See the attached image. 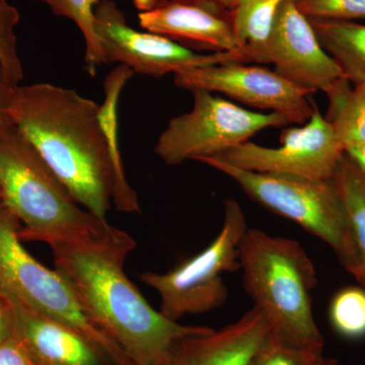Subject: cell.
<instances>
[{
	"instance_id": "6da1fadb",
	"label": "cell",
	"mask_w": 365,
	"mask_h": 365,
	"mask_svg": "<svg viewBox=\"0 0 365 365\" xmlns=\"http://www.w3.org/2000/svg\"><path fill=\"white\" fill-rule=\"evenodd\" d=\"M98 107L76 91L39 83L16 86L7 111L79 205L106 220L114 172Z\"/></svg>"
},
{
	"instance_id": "7a4b0ae2",
	"label": "cell",
	"mask_w": 365,
	"mask_h": 365,
	"mask_svg": "<svg viewBox=\"0 0 365 365\" xmlns=\"http://www.w3.org/2000/svg\"><path fill=\"white\" fill-rule=\"evenodd\" d=\"M136 242L53 245L61 274L88 317L128 355L134 365H165L178 341L205 333L207 327L182 326L155 311L124 273Z\"/></svg>"
},
{
	"instance_id": "3957f363",
	"label": "cell",
	"mask_w": 365,
	"mask_h": 365,
	"mask_svg": "<svg viewBox=\"0 0 365 365\" xmlns=\"http://www.w3.org/2000/svg\"><path fill=\"white\" fill-rule=\"evenodd\" d=\"M0 200L20 222L21 242L90 246L129 237L81 208L13 122L0 131Z\"/></svg>"
},
{
	"instance_id": "277c9868",
	"label": "cell",
	"mask_w": 365,
	"mask_h": 365,
	"mask_svg": "<svg viewBox=\"0 0 365 365\" xmlns=\"http://www.w3.org/2000/svg\"><path fill=\"white\" fill-rule=\"evenodd\" d=\"M240 264L242 287L273 335L297 346L325 347L313 313L317 271L299 242L248 228L240 245Z\"/></svg>"
},
{
	"instance_id": "5b68a950",
	"label": "cell",
	"mask_w": 365,
	"mask_h": 365,
	"mask_svg": "<svg viewBox=\"0 0 365 365\" xmlns=\"http://www.w3.org/2000/svg\"><path fill=\"white\" fill-rule=\"evenodd\" d=\"M197 162L234 180L263 207L297 222L330 247L342 267L365 289V271L353 242L344 203L334 179L325 181L262 174L235 168L216 157Z\"/></svg>"
},
{
	"instance_id": "8992f818",
	"label": "cell",
	"mask_w": 365,
	"mask_h": 365,
	"mask_svg": "<svg viewBox=\"0 0 365 365\" xmlns=\"http://www.w3.org/2000/svg\"><path fill=\"white\" fill-rule=\"evenodd\" d=\"M21 223L0 200V290L71 327L98 348L113 365H134L128 355L83 312L68 282L26 252Z\"/></svg>"
},
{
	"instance_id": "52a82bcc",
	"label": "cell",
	"mask_w": 365,
	"mask_h": 365,
	"mask_svg": "<svg viewBox=\"0 0 365 365\" xmlns=\"http://www.w3.org/2000/svg\"><path fill=\"white\" fill-rule=\"evenodd\" d=\"M248 228L241 205L228 199L222 230L207 248L168 273L141 274V281L160 294L165 318L178 322L185 314L208 313L225 304L228 289L222 274L241 270L240 245Z\"/></svg>"
},
{
	"instance_id": "ba28073f",
	"label": "cell",
	"mask_w": 365,
	"mask_h": 365,
	"mask_svg": "<svg viewBox=\"0 0 365 365\" xmlns=\"http://www.w3.org/2000/svg\"><path fill=\"white\" fill-rule=\"evenodd\" d=\"M191 93V111L170 119L155 144V153L169 165L215 157L264 129L294 123L287 115L249 111L210 91Z\"/></svg>"
},
{
	"instance_id": "9c48e42d",
	"label": "cell",
	"mask_w": 365,
	"mask_h": 365,
	"mask_svg": "<svg viewBox=\"0 0 365 365\" xmlns=\"http://www.w3.org/2000/svg\"><path fill=\"white\" fill-rule=\"evenodd\" d=\"M95 16L104 64L119 63L134 73L162 78L199 67L251 62L244 50L200 54L165 36L137 31L112 0H100Z\"/></svg>"
},
{
	"instance_id": "30bf717a",
	"label": "cell",
	"mask_w": 365,
	"mask_h": 365,
	"mask_svg": "<svg viewBox=\"0 0 365 365\" xmlns=\"http://www.w3.org/2000/svg\"><path fill=\"white\" fill-rule=\"evenodd\" d=\"M280 141L278 148L246 141L215 157L249 172L325 181L333 179L345 153L332 124L314 104L307 123L283 130Z\"/></svg>"
},
{
	"instance_id": "8fae6325",
	"label": "cell",
	"mask_w": 365,
	"mask_h": 365,
	"mask_svg": "<svg viewBox=\"0 0 365 365\" xmlns=\"http://www.w3.org/2000/svg\"><path fill=\"white\" fill-rule=\"evenodd\" d=\"M175 85L187 91L220 93L244 104L287 115L294 123H304L313 113V91L304 90L275 71L242 62L199 67L177 72Z\"/></svg>"
},
{
	"instance_id": "7c38bea8",
	"label": "cell",
	"mask_w": 365,
	"mask_h": 365,
	"mask_svg": "<svg viewBox=\"0 0 365 365\" xmlns=\"http://www.w3.org/2000/svg\"><path fill=\"white\" fill-rule=\"evenodd\" d=\"M273 63L275 71L304 90L328 93L345 78L337 62L319 44L309 19L294 0L281 4L264 47L262 64Z\"/></svg>"
},
{
	"instance_id": "4fadbf2b",
	"label": "cell",
	"mask_w": 365,
	"mask_h": 365,
	"mask_svg": "<svg viewBox=\"0 0 365 365\" xmlns=\"http://www.w3.org/2000/svg\"><path fill=\"white\" fill-rule=\"evenodd\" d=\"M13 335L36 365H113L104 353L71 327L0 290Z\"/></svg>"
},
{
	"instance_id": "5bb4252c",
	"label": "cell",
	"mask_w": 365,
	"mask_h": 365,
	"mask_svg": "<svg viewBox=\"0 0 365 365\" xmlns=\"http://www.w3.org/2000/svg\"><path fill=\"white\" fill-rule=\"evenodd\" d=\"M138 19L144 30L178 43L212 52L244 50L235 36L232 13L195 0H168L153 11L139 14Z\"/></svg>"
},
{
	"instance_id": "9a60e30c",
	"label": "cell",
	"mask_w": 365,
	"mask_h": 365,
	"mask_svg": "<svg viewBox=\"0 0 365 365\" xmlns=\"http://www.w3.org/2000/svg\"><path fill=\"white\" fill-rule=\"evenodd\" d=\"M270 332L267 319L253 307L220 331L178 341L165 365H250Z\"/></svg>"
},
{
	"instance_id": "2e32d148",
	"label": "cell",
	"mask_w": 365,
	"mask_h": 365,
	"mask_svg": "<svg viewBox=\"0 0 365 365\" xmlns=\"http://www.w3.org/2000/svg\"><path fill=\"white\" fill-rule=\"evenodd\" d=\"M134 72L125 66H118L108 74L104 81L105 98L98 107V118L114 172V191L112 202L121 212H140L138 197L125 176L119 140H118V104L121 93Z\"/></svg>"
},
{
	"instance_id": "e0dca14e",
	"label": "cell",
	"mask_w": 365,
	"mask_h": 365,
	"mask_svg": "<svg viewBox=\"0 0 365 365\" xmlns=\"http://www.w3.org/2000/svg\"><path fill=\"white\" fill-rule=\"evenodd\" d=\"M309 19V18H307ZM319 44L353 86L365 81V25L349 21L309 19Z\"/></svg>"
},
{
	"instance_id": "ac0fdd59",
	"label": "cell",
	"mask_w": 365,
	"mask_h": 365,
	"mask_svg": "<svg viewBox=\"0 0 365 365\" xmlns=\"http://www.w3.org/2000/svg\"><path fill=\"white\" fill-rule=\"evenodd\" d=\"M327 95L330 108L326 118L345 151L355 146H365V81L351 88L349 81L342 78Z\"/></svg>"
},
{
	"instance_id": "d6986e66",
	"label": "cell",
	"mask_w": 365,
	"mask_h": 365,
	"mask_svg": "<svg viewBox=\"0 0 365 365\" xmlns=\"http://www.w3.org/2000/svg\"><path fill=\"white\" fill-rule=\"evenodd\" d=\"M287 0H241L232 13L237 39L251 62L262 64L264 47L278 9Z\"/></svg>"
},
{
	"instance_id": "ffe728a7",
	"label": "cell",
	"mask_w": 365,
	"mask_h": 365,
	"mask_svg": "<svg viewBox=\"0 0 365 365\" xmlns=\"http://www.w3.org/2000/svg\"><path fill=\"white\" fill-rule=\"evenodd\" d=\"M344 203L350 232L365 271V174L344 153L333 177Z\"/></svg>"
},
{
	"instance_id": "44dd1931",
	"label": "cell",
	"mask_w": 365,
	"mask_h": 365,
	"mask_svg": "<svg viewBox=\"0 0 365 365\" xmlns=\"http://www.w3.org/2000/svg\"><path fill=\"white\" fill-rule=\"evenodd\" d=\"M47 4L56 16L73 21L83 33L86 43V72L95 76L98 67L104 64L102 46L96 32L95 11L100 0H37Z\"/></svg>"
},
{
	"instance_id": "7402d4cb",
	"label": "cell",
	"mask_w": 365,
	"mask_h": 365,
	"mask_svg": "<svg viewBox=\"0 0 365 365\" xmlns=\"http://www.w3.org/2000/svg\"><path fill=\"white\" fill-rule=\"evenodd\" d=\"M324 347L297 346L270 332L250 365H325Z\"/></svg>"
},
{
	"instance_id": "603a6c76",
	"label": "cell",
	"mask_w": 365,
	"mask_h": 365,
	"mask_svg": "<svg viewBox=\"0 0 365 365\" xmlns=\"http://www.w3.org/2000/svg\"><path fill=\"white\" fill-rule=\"evenodd\" d=\"M331 323L341 335L356 339L365 336V289L349 287L335 295L330 307Z\"/></svg>"
},
{
	"instance_id": "cb8c5ba5",
	"label": "cell",
	"mask_w": 365,
	"mask_h": 365,
	"mask_svg": "<svg viewBox=\"0 0 365 365\" xmlns=\"http://www.w3.org/2000/svg\"><path fill=\"white\" fill-rule=\"evenodd\" d=\"M18 9L7 0H0V62L16 85L24 78L23 64L18 51L16 26L20 23Z\"/></svg>"
},
{
	"instance_id": "d4e9b609",
	"label": "cell",
	"mask_w": 365,
	"mask_h": 365,
	"mask_svg": "<svg viewBox=\"0 0 365 365\" xmlns=\"http://www.w3.org/2000/svg\"><path fill=\"white\" fill-rule=\"evenodd\" d=\"M300 13L309 19L349 21L365 19V0H294Z\"/></svg>"
},
{
	"instance_id": "484cf974",
	"label": "cell",
	"mask_w": 365,
	"mask_h": 365,
	"mask_svg": "<svg viewBox=\"0 0 365 365\" xmlns=\"http://www.w3.org/2000/svg\"><path fill=\"white\" fill-rule=\"evenodd\" d=\"M0 365L36 364L13 335L0 345Z\"/></svg>"
},
{
	"instance_id": "4316f807",
	"label": "cell",
	"mask_w": 365,
	"mask_h": 365,
	"mask_svg": "<svg viewBox=\"0 0 365 365\" xmlns=\"http://www.w3.org/2000/svg\"><path fill=\"white\" fill-rule=\"evenodd\" d=\"M16 83L9 78L6 71H4L1 62H0V131L11 123V118L9 116V100H11V93L14 88H16Z\"/></svg>"
},
{
	"instance_id": "83f0119b",
	"label": "cell",
	"mask_w": 365,
	"mask_h": 365,
	"mask_svg": "<svg viewBox=\"0 0 365 365\" xmlns=\"http://www.w3.org/2000/svg\"><path fill=\"white\" fill-rule=\"evenodd\" d=\"M13 336V325L6 304L0 295V345Z\"/></svg>"
},
{
	"instance_id": "f1b7e54d",
	"label": "cell",
	"mask_w": 365,
	"mask_h": 365,
	"mask_svg": "<svg viewBox=\"0 0 365 365\" xmlns=\"http://www.w3.org/2000/svg\"><path fill=\"white\" fill-rule=\"evenodd\" d=\"M195 1L209 4V6H215L216 9L227 11V13H232L239 6L241 0H195Z\"/></svg>"
},
{
	"instance_id": "f546056e",
	"label": "cell",
	"mask_w": 365,
	"mask_h": 365,
	"mask_svg": "<svg viewBox=\"0 0 365 365\" xmlns=\"http://www.w3.org/2000/svg\"><path fill=\"white\" fill-rule=\"evenodd\" d=\"M348 157L364 170L365 174V146H355L346 150Z\"/></svg>"
},
{
	"instance_id": "4dcf8cb0",
	"label": "cell",
	"mask_w": 365,
	"mask_h": 365,
	"mask_svg": "<svg viewBox=\"0 0 365 365\" xmlns=\"http://www.w3.org/2000/svg\"><path fill=\"white\" fill-rule=\"evenodd\" d=\"M325 365H338L337 361L334 359H327Z\"/></svg>"
},
{
	"instance_id": "1f68e13d",
	"label": "cell",
	"mask_w": 365,
	"mask_h": 365,
	"mask_svg": "<svg viewBox=\"0 0 365 365\" xmlns=\"http://www.w3.org/2000/svg\"><path fill=\"white\" fill-rule=\"evenodd\" d=\"M165 1H168V0H165Z\"/></svg>"
}]
</instances>
